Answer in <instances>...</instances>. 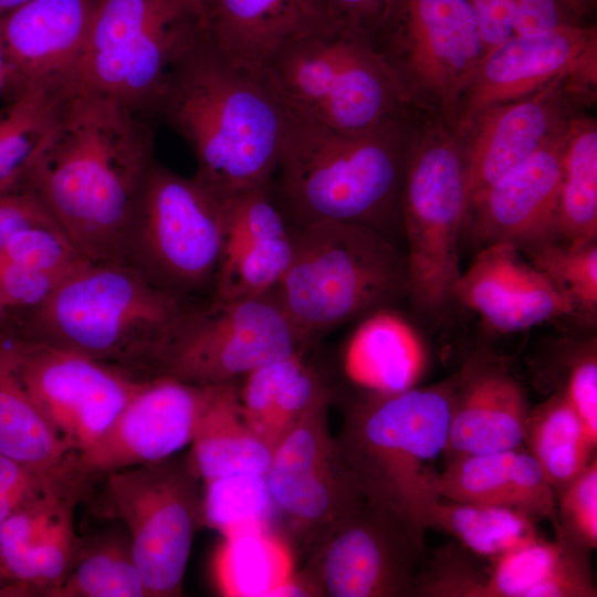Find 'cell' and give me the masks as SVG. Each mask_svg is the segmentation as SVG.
<instances>
[{
	"mask_svg": "<svg viewBox=\"0 0 597 597\" xmlns=\"http://www.w3.org/2000/svg\"><path fill=\"white\" fill-rule=\"evenodd\" d=\"M155 160L149 121L111 97L77 91L21 181L86 259L126 262Z\"/></svg>",
	"mask_w": 597,
	"mask_h": 597,
	"instance_id": "1",
	"label": "cell"
},
{
	"mask_svg": "<svg viewBox=\"0 0 597 597\" xmlns=\"http://www.w3.org/2000/svg\"><path fill=\"white\" fill-rule=\"evenodd\" d=\"M155 117L191 149L193 178L223 200L271 182L289 113L262 77L231 63L202 30L170 71Z\"/></svg>",
	"mask_w": 597,
	"mask_h": 597,
	"instance_id": "2",
	"label": "cell"
},
{
	"mask_svg": "<svg viewBox=\"0 0 597 597\" xmlns=\"http://www.w3.org/2000/svg\"><path fill=\"white\" fill-rule=\"evenodd\" d=\"M418 114L409 107L357 134L289 114L270 192L290 227L333 220L370 227L392 242L404 234L402 179Z\"/></svg>",
	"mask_w": 597,
	"mask_h": 597,
	"instance_id": "3",
	"label": "cell"
},
{
	"mask_svg": "<svg viewBox=\"0 0 597 597\" xmlns=\"http://www.w3.org/2000/svg\"><path fill=\"white\" fill-rule=\"evenodd\" d=\"M184 303L129 263L86 259L43 304L17 317L18 335L148 380L156 378L160 354Z\"/></svg>",
	"mask_w": 597,
	"mask_h": 597,
	"instance_id": "4",
	"label": "cell"
},
{
	"mask_svg": "<svg viewBox=\"0 0 597 597\" xmlns=\"http://www.w3.org/2000/svg\"><path fill=\"white\" fill-rule=\"evenodd\" d=\"M458 373L397 392L363 389L343 407L335 442L366 500L400 514L425 535L426 510L439 498L426 463L443 452Z\"/></svg>",
	"mask_w": 597,
	"mask_h": 597,
	"instance_id": "5",
	"label": "cell"
},
{
	"mask_svg": "<svg viewBox=\"0 0 597 597\" xmlns=\"http://www.w3.org/2000/svg\"><path fill=\"white\" fill-rule=\"evenodd\" d=\"M292 234V260L274 293L311 341L408 297L406 254L379 231L323 220Z\"/></svg>",
	"mask_w": 597,
	"mask_h": 597,
	"instance_id": "6",
	"label": "cell"
},
{
	"mask_svg": "<svg viewBox=\"0 0 597 597\" xmlns=\"http://www.w3.org/2000/svg\"><path fill=\"white\" fill-rule=\"evenodd\" d=\"M261 77L289 114L343 134L369 130L412 107L371 41L337 28L291 42Z\"/></svg>",
	"mask_w": 597,
	"mask_h": 597,
	"instance_id": "7",
	"label": "cell"
},
{
	"mask_svg": "<svg viewBox=\"0 0 597 597\" xmlns=\"http://www.w3.org/2000/svg\"><path fill=\"white\" fill-rule=\"evenodd\" d=\"M464 207L460 138L442 121L419 111L404 171L401 220L408 297L421 313L439 314L455 301Z\"/></svg>",
	"mask_w": 597,
	"mask_h": 597,
	"instance_id": "8",
	"label": "cell"
},
{
	"mask_svg": "<svg viewBox=\"0 0 597 597\" xmlns=\"http://www.w3.org/2000/svg\"><path fill=\"white\" fill-rule=\"evenodd\" d=\"M202 30L199 0H101L77 91L155 118L170 71Z\"/></svg>",
	"mask_w": 597,
	"mask_h": 597,
	"instance_id": "9",
	"label": "cell"
},
{
	"mask_svg": "<svg viewBox=\"0 0 597 597\" xmlns=\"http://www.w3.org/2000/svg\"><path fill=\"white\" fill-rule=\"evenodd\" d=\"M370 41L408 104L455 133L462 95L485 53L467 0H389Z\"/></svg>",
	"mask_w": 597,
	"mask_h": 597,
	"instance_id": "10",
	"label": "cell"
},
{
	"mask_svg": "<svg viewBox=\"0 0 597 597\" xmlns=\"http://www.w3.org/2000/svg\"><path fill=\"white\" fill-rule=\"evenodd\" d=\"M221 240L222 200L155 160L130 227L126 263L175 298H203L213 294Z\"/></svg>",
	"mask_w": 597,
	"mask_h": 597,
	"instance_id": "11",
	"label": "cell"
},
{
	"mask_svg": "<svg viewBox=\"0 0 597 597\" xmlns=\"http://www.w3.org/2000/svg\"><path fill=\"white\" fill-rule=\"evenodd\" d=\"M312 343L287 317L274 291L243 300H190L168 334L156 377L198 386L224 384L305 353Z\"/></svg>",
	"mask_w": 597,
	"mask_h": 597,
	"instance_id": "12",
	"label": "cell"
},
{
	"mask_svg": "<svg viewBox=\"0 0 597 597\" xmlns=\"http://www.w3.org/2000/svg\"><path fill=\"white\" fill-rule=\"evenodd\" d=\"M103 478L101 512L126 527L148 597L180 596L195 536L205 526L203 488L188 453Z\"/></svg>",
	"mask_w": 597,
	"mask_h": 597,
	"instance_id": "13",
	"label": "cell"
},
{
	"mask_svg": "<svg viewBox=\"0 0 597 597\" xmlns=\"http://www.w3.org/2000/svg\"><path fill=\"white\" fill-rule=\"evenodd\" d=\"M308 546L301 573L316 596L415 597L425 535L388 506L365 499Z\"/></svg>",
	"mask_w": 597,
	"mask_h": 597,
	"instance_id": "14",
	"label": "cell"
},
{
	"mask_svg": "<svg viewBox=\"0 0 597 597\" xmlns=\"http://www.w3.org/2000/svg\"><path fill=\"white\" fill-rule=\"evenodd\" d=\"M15 373L48 423L76 453L96 441L145 380L81 355L19 335Z\"/></svg>",
	"mask_w": 597,
	"mask_h": 597,
	"instance_id": "15",
	"label": "cell"
},
{
	"mask_svg": "<svg viewBox=\"0 0 597 597\" xmlns=\"http://www.w3.org/2000/svg\"><path fill=\"white\" fill-rule=\"evenodd\" d=\"M334 395L325 388L272 452L265 474L274 507L308 545L365 498L329 430Z\"/></svg>",
	"mask_w": 597,
	"mask_h": 597,
	"instance_id": "16",
	"label": "cell"
},
{
	"mask_svg": "<svg viewBox=\"0 0 597 597\" xmlns=\"http://www.w3.org/2000/svg\"><path fill=\"white\" fill-rule=\"evenodd\" d=\"M596 97L597 87L564 75L475 117L458 135L465 201L563 136L573 119L596 103Z\"/></svg>",
	"mask_w": 597,
	"mask_h": 597,
	"instance_id": "17",
	"label": "cell"
},
{
	"mask_svg": "<svg viewBox=\"0 0 597 597\" xmlns=\"http://www.w3.org/2000/svg\"><path fill=\"white\" fill-rule=\"evenodd\" d=\"M101 0H28L1 18L2 95L66 97L77 91Z\"/></svg>",
	"mask_w": 597,
	"mask_h": 597,
	"instance_id": "18",
	"label": "cell"
},
{
	"mask_svg": "<svg viewBox=\"0 0 597 597\" xmlns=\"http://www.w3.org/2000/svg\"><path fill=\"white\" fill-rule=\"evenodd\" d=\"M564 75L597 87L595 24L512 35L485 51L462 95L455 134L486 109L532 94Z\"/></svg>",
	"mask_w": 597,
	"mask_h": 597,
	"instance_id": "19",
	"label": "cell"
},
{
	"mask_svg": "<svg viewBox=\"0 0 597 597\" xmlns=\"http://www.w3.org/2000/svg\"><path fill=\"white\" fill-rule=\"evenodd\" d=\"M206 391L169 377L145 380L103 434L74 455L73 472L91 484L175 454L190 443Z\"/></svg>",
	"mask_w": 597,
	"mask_h": 597,
	"instance_id": "20",
	"label": "cell"
},
{
	"mask_svg": "<svg viewBox=\"0 0 597 597\" xmlns=\"http://www.w3.org/2000/svg\"><path fill=\"white\" fill-rule=\"evenodd\" d=\"M567 132L472 195L465 201L461 235L470 237L481 248L509 242L520 251L558 241L562 161Z\"/></svg>",
	"mask_w": 597,
	"mask_h": 597,
	"instance_id": "21",
	"label": "cell"
},
{
	"mask_svg": "<svg viewBox=\"0 0 597 597\" xmlns=\"http://www.w3.org/2000/svg\"><path fill=\"white\" fill-rule=\"evenodd\" d=\"M293 255L292 229L270 184L222 200V240L213 294L243 300L274 291Z\"/></svg>",
	"mask_w": 597,
	"mask_h": 597,
	"instance_id": "22",
	"label": "cell"
},
{
	"mask_svg": "<svg viewBox=\"0 0 597 597\" xmlns=\"http://www.w3.org/2000/svg\"><path fill=\"white\" fill-rule=\"evenodd\" d=\"M531 408L522 385L502 362L478 350L458 371L447 460L523 447Z\"/></svg>",
	"mask_w": 597,
	"mask_h": 597,
	"instance_id": "23",
	"label": "cell"
},
{
	"mask_svg": "<svg viewBox=\"0 0 597 597\" xmlns=\"http://www.w3.org/2000/svg\"><path fill=\"white\" fill-rule=\"evenodd\" d=\"M454 296L501 332L522 331L574 313L564 294L509 242L481 248L461 273Z\"/></svg>",
	"mask_w": 597,
	"mask_h": 597,
	"instance_id": "24",
	"label": "cell"
},
{
	"mask_svg": "<svg viewBox=\"0 0 597 597\" xmlns=\"http://www.w3.org/2000/svg\"><path fill=\"white\" fill-rule=\"evenodd\" d=\"M83 496L49 494L0 524V573L15 585L17 596L49 597L69 575L81 540L74 509Z\"/></svg>",
	"mask_w": 597,
	"mask_h": 597,
	"instance_id": "25",
	"label": "cell"
},
{
	"mask_svg": "<svg viewBox=\"0 0 597 597\" xmlns=\"http://www.w3.org/2000/svg\"><path fill=\"white\" fill-rule=\"evenodd\" d=\"M203 31L234 65L256 75L291 42L336 28L322 0H200ZM338 29V28H337Z\"/></svg>",
	"mask_w": 597,
	"mask_h": 597,
	"instance_id": "26",
	"label": "cell"
},
{
	"mask_svg": "<svg viewBox=\"0 0 597 597\" xmlns=\"http://www.w3.org/2000/svg\"><path fill=\"white\" fill-rule=\"evenodd\" d=\"M427 483L439 498L505 506L537 522H556L555 493L543 469L524 446L451 458L442 472L428 471Z\"/></svg>",
	"mask_w": 597,
	"mask_h": 597,
	"instance_id": "27",
	"label": "cell"
},
{
	"mask_svg": "<svg viewBox=\"0 0 597 597\" xmlns=\"http://www.w3.org/2000/svg\"><path fill=\"white\" fill-rule=\"evenodd\" d=\"M239 380L207 386L188 453L201 482L240 474H266L272 451L244 419Z\"/></svg>",
	"mask_w": 597,
	"mask_h": 597,
	"instance_id": "28",
	"label": "cell"
},
{
	"mask_svg": "<svg viewBox=\"0 0 597 597\" xmlns=\"http://www.w3.org/2000/svg\"><path fill=\"white\" fill-rule=\"evenodd\" d=\"M303 355L262 365L245 375L239 386L244 419L272 452L328 387Z\"/></svg>",
	"mask_w": 597,
	"mask_h": 597,
	"instance_id": "29",
	"label": "cell"
},
{
	"mask_svg": "<svg viewBox=\"0 0 597 597\" xmlns=\"http://www.w3.org/2000/svg\"><path fill=\"white\" fill-rule=\"evenodd\" d=\"M426 364L427 355L419 336L389 308L364 320L345 358L349 378L363 389L378 392L415 387Z\"/></svg>",
	"mask_w": 597,
	"mask_h": 597,
	"instance_id": "30",
	"label": "cell"
},
{
	"mask_svg": "<svg viewBox=\"0 0 597 597\" xmlns=\"http://www.w3.org/2000/svg\"><path fill=\"white\" fill-rule=\"evenodd\" d=\"M0 454L46 474H74L75 452L62 441L21 381L11 337L0 341Z\"/></svg>",
	"mask_w": 597,
	"mask_h": 597,
	"instance_id": "31",
	"label": "cell"
},
{
	"mask_svg": "<svg viewBox=\"0 0 597 597\" xmlns=\"http://www.w3.org/2000/svg\"><path fill=\"white\" fill-rule=\"evenodd\" d=\"M596 444L562 389L530 410L523 446L543 469L555 498L586 469Z\"/></svg>",
	"mask_w": 597,
	"mask_h": 597,
	"instance_id": "32",
	"label": "cell"
},
{
	"mask_svg": "<svg viewBox=\"0 0 597 597\" xmlns=\"http://www.w3.org/2000/svg\"><path fill=\"white\" fill-rule=\"evenodd\" d=\"M293 573L291 548L268 525L226 535L214 559L218 587L230 597H275Z\"/></svg>",
	"mask_w": 597,
	"mask_h": 597,
	"instance_id": "33",
	"label": "cell"
},
{
	"mask_svg": "<svg viewBox=\"0 0 597 597\" xmlns=\"http://www.w3.org/2000/svg\"><path fill=\"white\" fill-rule=\"evenodd\" d=\"M557 234L572 245L597 239V122L587 111L573 119L564 144Z\"/></svg>",
	"mask_w": 597,
	"mask_h": 597,
	"instance_id": "34",
	"label": "cell"
},
{
	"mask_svg": "<svg viewBox=\"0 0 597 597\" xmlns=\"http://www.w3.org/2000/svg\"><path fill=\"white\" fill-rule=\"evenodd\" d=\"M49 597H148L124 524L81 537L69 575Z\"/></svg>",
	"mask_w": 597,
	"mask_h": 597,
	"instance_id": "35",
	"label": "cell"
},
{
	"mask_svg": "<svg viewBox=\"0 0 597 597\" xmlns=\"http://www.w3.org/2000/svg\"><path fill=\"white\" fill-rule=\"evenodd\" d=\"M426 526L448 533L475 556L490 561L541 536L537 521L505 506L433 499Z\"/></svg>",
	"mask_w": 597,
	"mask_h": 597,
	"instance_id": "36",
	"label": "cell"
},
{
	"mask_svg": "<svg viewBox=\"0 0 597 597\" xmlns=\"http://www.w3.org/2000/svg\"><path fill=\"white\" fill-rule=\"evenodd\" d=\"M71 97H22L0 109V191L21 181Z\"/></svg>",
	"mask_w": 597,
	"mask_h": 597,
	"instance_id": "37",
	"label": "cell"
},
{
	"mask_svg": "<svg viewBox=\"0 0 597 597\" xmlns=\"http://www.w3.org/2000/svg\"><path fill=\"white\" fill-rule=\"evenodd\" d=\"M205 526L224 536L268 525L274 507L265 474L240 473L203 482Z\"/></svg>",
	"mask_w": 597,
	"mask_h": 597,
	"instance_id": "38",
	"label": "cell"
},
{
	"mask_svg": "<svg viewBox=\"0 0 597 597\" xmlns=\"http://www.w3.org/2000/svg\"><path fill=\"white\" fill-rule=\"evenodd\" d=\"M541 271L570 302L574 312L595 316L597 310L596 241L572 245L546 242L524 250Z\"/></svg>",
	"mask_w": 597,
	"mask_h": 597,
	"instance_id": "39",
	"label": "cell"
},
{
	"mask_svg": "<svg viewBox=\"0 0 597 597\" xmlns=\"http://www.w3.org/2000/svg\"><path fill=\"white\" fill-rule=\"evenodd\" d=\"M563 540L542 535L492 559L488 597H533L547 578L562 553Z\"/></svg>",
	"mask_w": 597,
	"mask_h": 597,
	"instance_id": "40",
	"label": "cell"
},
{
	"mask_svg": "<svg viewBox=\"0 0 597 597\" xmlns=\"http://www.w3.org/2000/svg\"><path fill=\"white\" fill-rule=\"evenodd\" d=\"M459 543L439 547L415 578L417 597H488L489 570Z\"/></svg>",
	"mask_w": 597,
	"mask_h": 597,
	"instance_id": "41",
	"label": "cell"
},
{
	"mask_svg": "<svg viewBox=\"0 0 597 597\" xmlns=\"http://www.w3.org/2000/svg\"><path fill=\"white\" fill-rule=\"evenodd\" d=\"M0 256L59 279L86 260L59 226L18 231L2 248Z\"/></svg>",
	"mask_w": 597,
	"mask_h": 597,
	"instance_id": "42",
	"label": "cell"
},
{
	"mask_svg": "<svg viewBox=\"0 0 597 597\" xmlns=\"http://www.w3.org/2000/svg\"><path fill=\"white\" fill-rule=\"evenodd\" d=\"M554 530L594 549L597 546V458L556 496Z\"/></svg>",
	"mask_w": 597,
	"mask_h": 597,
	"instance_id": "43",
	"label": "cell"
},
{
	"mask_svg": "<svg viewBox=\"0 0 597 597\" xmlns=\"http://www.w3.org/2000/svg\"><path fill=\"white\" fill-rule=\"evenodd\" d=\"M562 389L579 415L589 437L597 443V353L589 342L563 358Z\"/></svg>",
	"mask_w": 597,
	"mask_h": 597,
	"instance_id": "44",
	"label": "cell"
},
{
	"mask_svg": "<svg viewBox=\"0 0 597 597\" xmlns=\"http://www.w3.org/2000/svg\"><path fill=\"white\" fill-rule=\"evenodd\" d=\"M61 280L0 256V301L15 318L43 304Z\"/></svg>",
	"mask_w": 597,
	"mask_h": 597,
	"instance_id": "45",
	"label": "cell"
},
{
	"mask_svg": "<svg viewBox=\"0 0 597 597\" xmlns=\"http://www.w3.org/2000/svg\"><path fill=\"white\" fill-rule=\"evenodd\" d=\"M36 226L59 223L33 189L20 181L0 191V251L14 233Z\"/></svg>",
	"mask_w": 597,
	"mask_h": 597,
	"instance_id": "46",
	"label": "cell"
},
{
	"mask_svg": "<svg viewBox=\"0 0 597 597\" xmlns=\"http://www.w3.org/2000/svg\"><path fill=\"white\" fill-rule=\"evenodd\" d=\"M587 25L566 0H515V34H543L562 27Z\"/></svg>",
	"mask_w": 597,
	"mask_h": 597,
	"instance_id": "47",
	"label": "cell"
},
{
	"mask_svg": "<svg viewBox=\"0 0 597 597\" xmlns=\"http://www.w3.org/2000/svg\"><path fill=\"white\" fill-rule=\"evenodd\" d=\"M333 24L370 40L389 0H322Z\"/></svg>",
	"mask_w": 597,
	"mask_h": 597,
	"instance_id": "48",
	"label": "cell"
},
{
	"mask_svg": "<svg viewBox=\"0 0 597 597\" xmlns=\"http://www.w3.org/2000/svg\"><path fill=\"white\" fill-rule=\"evenodd\" d=\"M485 46L490 48L515 34V0H467Z\"/></svg>",
	"mask_w": 597,
	"mask_h": 597,
	"instance_id": "49",
	"label": "cell"
},
{
	"mask_svg": "<svg viewBox=\"0 0 597 597\" xmlns=\"http://www.w3.org/2000/svg\"><path fill=\"white\" fill-rule=\"evenodd\" d=\"M17 329L18 322L14 315L0 301V341L13 336Z\"/></svg>",
	"mask_w": 597,
	"mask_h": 597,
	"instance_id": "50",
	"label": "cell"
},
{
	"mask_svg": "<svg viewBox=\"0 0 597 597\" xmlns=\"http://www.w3.org/2000/svg\"><path fill=\"white\" fill-rule=\"evenodd\" d=\"M566 1L582 23L591 24L588 22V20L594 13V10L596 7V0H566Z\"/></svg>",
	"mask_w": 597,
	"mask_h": 597,
	"instance_id": "51",
	"label": "cell"
},
{
	"mask_svg": "<svg viewBox=\"0 0 597 597\" xmlns=\"http://www.w3.org/2000/svg\"><path fill=\"white\" fill-rule=\"evenodd\" d=\"M23 507L25 505L20 501L0 490V524L11 514Z\"/></svg>",
	"mask_w": 597,
	"mask_h": 597,
	"instance_id": "52",
	"label": "cell"
},
{
	"mask_svg": "<svg viewBox=\"0 0 597 597\" xmlns=\"http://www.w3.org/2000/svg\"><path fill=\"white\" fill-rule=\"evenodd\" d=\"M28 0H0V18L4 17Z\"/></svg>",
	"mask_w": 597,
	"mask_h": 597,
	"instance_id": "53",
	"label": "cell"
},
{
	"mask_svg": "<svg viewBox=\"0 0 597 597\" xmlns=\"http://www.w3.org/2000/svg\"><path fill=\"white\" fill-rule=\"evenodd\" d=\"M0 21H1V18H0ZM3 76H4V61H3L1 30H0V94L2 93V87H3Z\"/></svg>",
	"mask_w": 597,
	"mask_h": 597,
	"instance_id": "54",
	"label": "cell"
},
{
	"mask_svg": "<svg viewBox=\"0 0 597 597\" xmlns=\"http://www.w3.org/2000/svg\"><path fill=\"white\" fill-rule=\"evenodd\" d=\"M13 584L7 580L0 573V596H8L9 589Z\"/></svg>",
	"mask_w": 597,
	"mask_h": 597,
	"instance_id": "55",
	"label": "cell"
},
{
	"mask_svg": "<svg viewBox=\"0 0 597 597\" xmlns=\"http://www.w3.org/2000/svg\"><path fill=\"white\" fill-rule=\"evenodd\" d=\"M200 1V0H199ZM201 3V2H200Z\"/></svg>",
	"mask_w": 597,
	"mask_h": 597,
	"instance_id": "56",
	"label": "cell"
}]
</instances>
